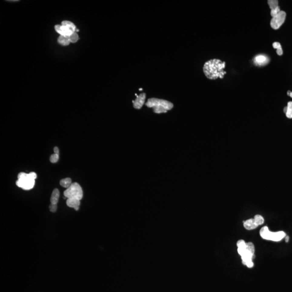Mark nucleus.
<instances>
[{
	"label": "nucleus",
	"mask_w": 292,
	"mask_h": 292,
	"mask_svg": "<svg viewBox=\"0 0 292 292\" xmlns=\"http://www.w3.org/2000/svg\"><path fill=\"white\" fill-rule=\"evenodd\" d=\"M226 63L219 59H213L204 63L203 71L206 78L210 80L223 78L226 72L224 71Z\"/></svg>",
	"instance_id": "nucleus-1"
},
{
	"label": "nucleus",
	"mask_w": 292,
	"mask_h": 292,
	"mask_svg": "<svg viewBox=\"0 0 292 292\" xmlns=\"http://www.w3.org/2000/svg\"><path fill=\"white\" fill-rule=\"evenodd\" d=\"M148 108H151L156 114L164 113L173 108V104L167 100L156 98L148 99L146 103Z\"/></svg>",
	"instance_id": "nucleus-2"
},
{
	"label": "nucleus",
	"mask_w": 292,
	"mask_h": 292,
	"mask_svg": "<svg viewBox=\"0 0 292 292\" xmlns=\"http://www.w3.org/2000/svg\"><path fill=\"white\" fill-rule=\"evenodd\" d=\"M36 178L37 175L34 172H31L29 174L22 172L18 175V180L16 184L23 189L30 190L34 186Z\"/></svg>",
	"instance_id": "nucleus-3"
},
{
	"label": "nucleus",
	"mask_w": 292,
	"mask_h": 292,
	"mask_svg": "<svg viewBox=\"0 0 292 292\" xmlns=\"http://www.w3.org/2000/svg\"><path fill=\"white\" fill-rule=\"evenodd\" d=\"M260 236L262 239L271 240L273 241H279L286 237L285 232L280 231L277 232H272L270 231L268 227H262L260 231Z\"/></svg>",
	"instance_id": "nucleus-4"
},
{
	"label": "nucleus",
	"mask_w": 292,
	"mask_h": 292,
	"mask_svg": "<svg viewBox=\"0 0 292 292\" xmlns=\"http://www.w3.org/2000/svg\"><path fill=\"white\" fill-rule=\"evenodd\" d=\"M64 195L67 199L73 198L81 200L83 197V191L80 185L74 182L64 191Z\"/></svg>",
	"instance_id": "nucleus-5"
},
{
	"label": "nucleus",
	"mask_w": 292,
	"mask_h": 292,
	"mask_svg": "<svg viewBox=\"0 0 292 292\" xmlns=\"http://www.w3.org/2000/svg\"><path fill=\"white\" fill-rule=\"evenodd\" d=\"M286 13L284 11H280L277 15L272 18L270 21V26L273 29L277 30L285 22Z\"/></svg>",
	"instance_id": "nucleus-6"
},
{
	"label": "nucleus",
	"mask_w": 292,
	"mask_h": 292,
	"mask_svg": "<svg viewBox=\"0 0 292 292\" xmlns=\"http://www.w3.org/2000/svg\"><path fill=\"white\" fill-rule=\"evenodd\" d=\"M146 97V94L144 93L140 94L139 95L137 96L136 99L133 101L134 108L137 109H141L144 104Z\"/></svg>",
	"instance_id": "nucleus-7"
},
{
	"label": "nucleus",
	"mask_w": 292,
	"mask_h": 292,
	"mask_svg": "<svg viewBox=\"0 0 292 292\" xmlns=\"http://www.w3.org/2000/svg\"><path fill=\"white\" fill-rule=\"evenodd\" d=\"M55 30L60 34L61 35L66 36H69L71 34H73V32L72 30H71L70 29L66 27L65 26H63L62 25H55Z\"/></svg>",
	"instance_id": "nucleus-8"
},
{
	"label": "nucleus",
	"mask_w": 292,
	"mask_h": 292,
	"mask_svg": "<svg viewBox=\"0 0 292 292\" xmlns=\"http://www.w3.org/2000/svg\"><path fill=\"white\" fill-rule=\"evenodd\" d=\"M66 204L68 207L73 208L76 211H78L79 209L80 205V200L78 199H73V198L67 199Z\"/></svg>",
	"instance_id": "nucleus-9"
},
{
	"label": "nucleus",
	"mask_w": 292,
	"mask_h": 292,
	"mask_svg": "<svg viewBox=\"0 0 292 292\" xmlns=\"http://www.w3.org/2000/svg\"><path fill=\"white\" fill-rule=\"evenodd\" d=\"M244 226L247 230H252L257 227L258 224H257L254 219H250L245 221L244 222Z\"/></svg>",
	"instance_id": "nucleus-10"
},
{
	"label": "nucleus",
	"mask_w": 292,
	"mask_h": 292,
	"mask_svg": "<svg viewBox=\"0 0 292 292\" xmlns=\"http://www.w3.org/2000/svg\"><path fill=\"white\" fill-rule=\"evenodd\" d=\"M254 62L257 65L263 66L268 63V58L266 56L259 55L255 58Z\"/></svg>",
	"instance_id": "nucleus-11"
},
{
	"label": "nucleus",
	"mask_w": 292,
	"mask_h": 292,
	"mask_svg": "<svg viewBox=\"0 0 292 292\" xmlns=\"http://www.w3.org/2000/svg\"><path fill=\"white\" fill-rule=\"evenodd\" d=\"M237 246L238 247L237 252L240 255H242L244 254V253L246 250V243L245 242L244 240H240L237 242Z\"/></svg>",
	"instance_id": "nucleus-12"
},
{
	"label": "nucleus",
	"mask_w": 292,
	"mask_h": 292,
	"mask_svg": "<svg viewBox=\"0 0 292 292\" xmlns=\"http://www.w3.org/2000/svg\"><path fill=\"white\" fill-rule=\"evenodd\" d=\"M60 197V192L58 189H54L53 190V193L51 194V204H57L58 201V199Z\"/></svg>",
	"instance_id": "nucleus-13"
},
{
	"label": "nucleus",
	"mask_w": 292,
	"mask_h": 292,
	"mask_svg": "<svg viewBox=\"0 0 292 292\" xmlns=\"http://www.w3.org/2000/svg\"><path fill=\"white\" fill-rule=\"evenodd\" d=\"M70 41L69 39L68 36H66L61 35L58 38V43L60 44L61 45H68L70 43Z\"/></svg>",
	"instance_id": "nucleus-14"
},
{
	"label": "nucleus",
	"mask_w": 292,
	"mask_h": 292,
	"mask_svg": "<svg viewBox=\"0 0 292 292\" xmlns=\"http://www.w3.org/2000/svg\"><path fill=\"white\" fill-rule=\"evenodd\" d=\"M60 184L61 186L66 188L67 189L68 188L71 186V184H71V178H69L62 179V180H61Z\"/></svg>",
	"instance_id": "nucleus-15"
},
{
	"label": "nucleus",
	"mask_w": 292,
	"mask_h": 292,
	"mask_svg": "<svg viewBox=\"0 0 292 292\" xmlns=\"http://www.w3.org/2000/svg\"><path fill=\"white\" fill-rule=\"evenodd\" d=\"M62 25L65 26L66 27L70 29L71 30L73 31V32H75V30L76 29L75 25H74L73 23L71 22L70 21H64L62 22Z\"/></svg>",
	"instance_id": "nucleus-16"
},
{
	"label": "nucleus",
	"mask_w": 292,
	"mask_h": 292,
	"mask_svg": "<svg viewBox=\"0 0 292 292\" xmlns=\"http://www.w3.org/2000/svg\"><path fill=\"white\" fill-rule=\"evenodd\" d=\"M287 111L286 115L288 118H292V102L290 101L288 103L287 105Z\"/></svg>",
	"instance_id": "nucleus-17"
},
{
	"label": "nucleus",
	"mask_w": 292,
	"mask_h": 292,
	"mask_svg": "<svg viewBox=\"0 0 292 292\" xmlns=\"http://www.w3.org/2000/svg\"><path fill=\"white\" fill-rule=\"evenodd\" d=\"M268 4L270 6L271 10L274 9L278 7V1L277 0H269L268 1Z\"/></svg>",
	"instance_id": "nucleus-18"
},
{
	"label": "nucleus",
	"mask_w": 292,
	"mask_h": 292,
	"mask_svg": "<svg viewBox=\"0 0 292 292\" xmlns=\"http://www.w3.org/2000/svg\"><path fill=\"white\" fill-rule=\"evenodd\" d=\"M68 37H69V39L70 42L71 43H75L78 41V38H79L78 34L76 32H74L73 34H71V35L68 36Z\"/></svg>",
	"instance_id": "nucleus-19"
},
{
	"label": "nucleus",
	"mask_w": 292,
	"mask_h": 292,
	"mask_svg": "<svg viewBox=\"0 0 292 292\" xmlns=\"http://www.w3.org/2000/svg\"><path fill=\"white\" fill-rule=\"evenodd\" d=\"M254 219H255L257 224H258V226L263 224L264 223V219L260 215H256L254 217Z\"/></svg>",
	"instance_id": "nucleus-20"
},
{
	"label": "nucleus",
	"mask_w": 292,
	"mask_h": 292,
	"mask_svg": "<svg viewBox=\"0 0 292 292\" xmlns=\"http://www.w3.org/2000/svg\"><path fill=\"white\" fill-rule=\"evenodd\" d=\"M59 159V155L58 154H53L51 155L50 158V161L51 163H56L58 161Z\"/></svg>",
	"instance_id": "nucleus-21"
},
{
	"label": "nucleus",
	"mask_w": 292,
	"mask_h": 292,
	"mask_svg": "<svg viewBox=\"0 0 292 292\" xmlns=\"http://www.w3.org/2000/svg\"><path fill=\"white\" fill-rule=\"evenodd\" d=\"M280 7L278 6L277 8H275L274 9H273V10H271V12H270V15L272 16V18L274 17L275 16L277 15L280 12Z\"/></svg>",
	"instance_id": "nucleus-22"
},
{
	"label": "nucleus",
	"mask_w": 292,
	"mask_h": 292,
	"mask_svg": "<svg viewBox=\"0 0 292 292\" xmlns=\"http://www.w3.org/2000/svg\"><path fill=\"white\" fill-rule=\"evenodd\" d=\"M57 208H58V206H57V204H51L49 206V209L51 212H55L57 210Z\"/></svg>",
	"instance_id": "nucleus-23"
},
{
	"label": "nucleus",
	"mask_w": 292,
	"mask_h": 292,
	"mask_svg": "<svg viewBox=\"0 0 292 292\" xmlns=\"http://www.w3.org/2000/svg\"><path fill=\"white\" fill-rule=\"evenodd\" d=\"M273 48H275V49H278V48L281 47L280 43L279 42H277L273 43Z\"/></svg>",
	"instance_id": "nucleus-24"
},
{
	"label": "nucleus",
	"mask_w": 292,
	"mask_h": 292,
	"mask_svg": "<svg viewBox=\"0 0 292 292\" xmlns=\"http://www.w3.org/2000/svg\"><path fill=\"white\" fill-rule=\"evenodd\" d=\"M277 53L278 55H282V54H283V51H282V48H281V47L277 49Z\"/></svg>",
	"instance_id": "nucleus-25"
},
{
	"label": "nucleus",
	"mask_w": 292,
	"mask_h": 292,
	"mask_svg": "<svg viewBox=\"0 0 292 292\" xmlns=\"http://www.w3.org/2000/svg\"><path fill=\"white\" fill-rule=\"evenodd\" d=\"M54 153L58 154V153H59V149H58V147H54Z\"/></svg>",
	"instance_id": "nucleus-26"
},
{
	"label": "nucleus",
	"mask_w": 292,
	"mask_h": 292,
	"mask_svg": "<svg viewBox=\"0 0 292 292\" xmlns=\"http://www.w3.org/2000/svg\"><path fill=\"white\" fill-rule=\"evenodd\" d=\"M18 1H19L18 0H13V1H11V0H10V1H7V2H18Z\"/></svg>",
	"instance_id": "nucleus-27"
},
{
	"label": "nucleus",
	"mask_w": 292,
	"mask_h": 292,
	"mask_svg": "<svg viewBox=\"0 0 292 292\" xmlns=\"http://www.w3.org/2000/svg\"><path fill=\"white\" fill-rule=\"evenodd\" d=\"M284 113H285V114L286 113L287 111V107H285V108H284Z\"/></svg>",
	"instance_id": "nucleus-28"
},
{
	"label": "nucleus",
	"mask_w": 292,
	"mask_h": 292,
	"mask_svg": "<svg viewBox=\"0 0 292 292\" xmlns=\"http://www.w3.org/2000/svg\"><path fill=\"white\" fill-rule=\"evenodd\" d=\"M290 91H287V95H288L290 96Z\"/></svg>",
	"instance_id": "nucleus-29"
},
{
	"label": "nucleus",
	"mask_w": 292,
	"mask_h": 292,
	"mask_svg": "<svg viewBox=\"0 0 292 292\" xmlns=\"http://www.w3.org/2000/svg\"><path fill=\"white\" fill-rule=\"evenodd\" d=\"M288 239H289V237H286V242H288Z\"/></svg>",
	"instance_id": "nucleus-30"
},
{
	"label": "nucleus",
	"mask_w": 292,
	"mask_h": 292,
	"mask_svg": "<svg viewBox=\"0 0 292 292\" xmlns=\"http://www.w3.org/2000/svg\"><path fill=\"white\" fill-rule=\"evenodd\" d=\"M290 96L292 98V91H290Z\"/></svg>",
	"instance_id": "nucleus-31"
}]
</instances>
